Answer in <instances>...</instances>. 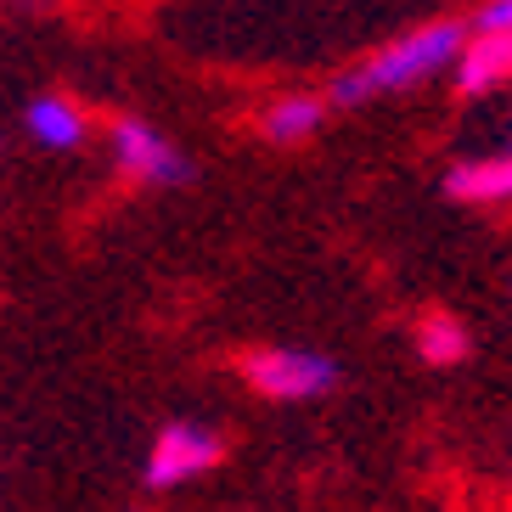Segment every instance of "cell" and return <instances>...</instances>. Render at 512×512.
<instances>
[{
    "mask_svg": "<svg viewBox=\"0 0 512 512\" xmlns=\"http://www.w3.org/2000/svg\"><path fill=\"white\" fill-rule=\"evenodd\" d=\"M417 349H422V361H428V366H456L473 344H467V327L456 316H422Z\"/></svg>",
    "mask_w": 512,
    "mask_h": 512,
    "instance_id": "9",
    "label": "cell"
},
{
    "mask_svg": "<svg viewBox=\"0 0 512 512\" xmlns=\"http://www.w3.org/2000/svg\"><path fill=\"white\" fill-rule=\"evenodd\" d=\"M214 462H220V434L197 428V422H169L164 434L152 439L147 484L152 490H169V484H186L197 473H209Z\"/></svg>",
    "mask_w": 512,
    "mask_h": 512,
    "instance_id": "3",
    "label": "cell"
},
{
    "mask_svg": "<svg viewBox=\"0 0 512 512\" xmlns=\"http://www.w3.org/2000/svg\"><path fill=\"white\" fill-rule=\"evenodd\" d=\"M113 158H119L124 175H136V181H147V186H181L186 175H192V164L175 152V141H164L141 119L113 124Z\"/></svg>",
    "mask_w": 512,
    "mask_h": 512,
    "instance_id": "4",
    "label": "cell"
},
{
    "mask_svg": "<svg viewBox=\"0 0 512 512\" xmlns=\"http://www.w3.org/2000/svg\"><path fill=\"white\" fill-rule=\"evenodd\" d=\"M242 377L271 400H321L338 383V366L327 355H304V349H259L242 361Z\"/></svg>",
    "mask_w": 512,
    "mask_h": 512,
    "instance_id": "2",
    "label": "cell"
},
{
    "mask_svg": "<svg viewBox=\"0 0 512 512\" xmlns=\"http://www.w3.org/2000/svg\"><path fill=\"white\" fill-rule=\"evenodd\" d=\"M479 29H512V0H490L479 12Z\"/></svg>",
    "mask_w": 512,
    "mask_h": 512,
    "instance_id": "10",
    "label": "cell"
},
{
    "mask_svg": "<svg viewBox=\"0 0 512 512\" xmlns=\"http://www.w3.org/2000/svg\"><path fill=\"white\" fill-rule=\"evenodd\" d=\"M451 68L467 96H484V91H496V85H507L512 79V29H479V40L456 51Z\"/></svg>",
    "mask_w": 512,
    "mask_h": 512,
    "instance_id": "5",
    "label": "cell"
},
{
    "mask_svg": "<svg viewBox=\"0 0 512 512\" xmlns=\"http://www.w3.org/2000/svg\"><path fill=\"white\" fill-rule=\"evenodd\" d=\"M29 136L40 141V147H79L85 141V113H79L74 102H62V96H46V102L29 107Z\"/></svg>",
    "mask_w": 512,
    "mask_h": 512,
    "instance_id": "7",
    "label": "cell"
},
{
    "mask_svg": "<svg viewBox=\"0 0 512 512\" xmlns=\"http://www.w3.org/2000/svg\"><path fill=\"white\" fill-rule=\"evenodd\" d=\"M316 130H321V102H316V96H282V102L265 113V136L282 141V147L316 136Z\"/></svg>",
    "mask_w": 512,
    "mask_h": 512,
    "instance_id": "8",
    "label": "cell"
},
{
    "mask_svg": "<svg viewBox=\"0 0 512 512\" xmlns=\"http://www.w3.org/2000/svg\"><path fill=\"white\" fill-rule=\"evenodd\" d=\"M445 192L462 197V203H507V197H512V152L456 164L451 175H445Z\"/></svg>",
    "mask_w": 512,
    "mask_h": 512,
    "instance_id": "6",
    "label": "cell"
},
{
    "mask_svg": "<svg viewBox=\"0 0 512 512\" xmlns=\"http://www.w3.org/2000/svg\"><path fill=\"white\" fill-rule=\"evenodd\" d=\"M462 29L456 23H428V29L394 40L389 51H377L372 62L349 68L338 85H332V102H372V96H394V91H411L422 79H434L439 68H451L456 51H462Z\"/></svg>",
    "mask_w": 512,
    "mask_h": 512,
    "instance_id": "1",
    "label": "cell"
}]
</instances>
